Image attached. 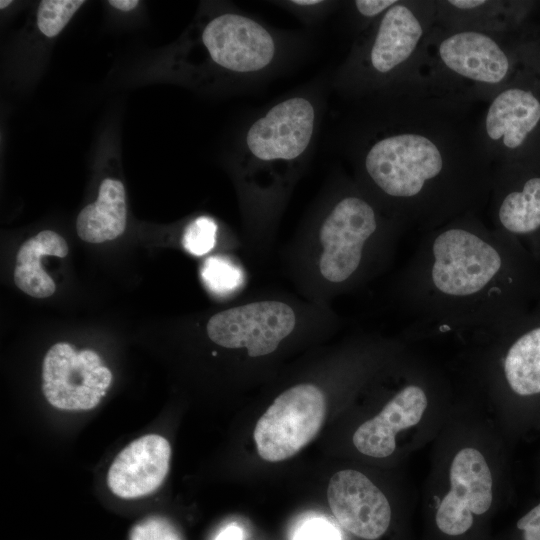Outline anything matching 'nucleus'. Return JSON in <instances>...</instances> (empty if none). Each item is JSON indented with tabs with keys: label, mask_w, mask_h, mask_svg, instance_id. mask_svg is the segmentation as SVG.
<instances>
[{
	"label": "nucleus",
	"mask_w": 540,
	"mask_h": 540,
	"mask_svg": "<svg viewBox=\"0 0 540 540\" xmlns=\"http://www.w3.org/2000/svg\"><path fill=\"white\" fill-rule=\"evenodd\" d=\"M411 75L368 97L352 157L397 223L425 232L489 203L494 165L469 96Z\"/></svg>",
	"instance_id": "nucleus-1"
},
{
	"label": "nucleus",
	"mask_w": 540,
	"mask_h": 540,
	"mask_svg": "<svg viewBox=\"0 0 540 540\" xmlns=\"http://www.w3.org/2000/svg\"><path fill=\"white\" fill-rule=\"evenodd\" d=\"M509 237L469 214L422 236L403 277L413 327L494 337L509 326Z\"/></svg>",
	"instance_id": "nucleus-2"
},
{
	"label": "nucleus",
	"mask_w": 540,
	"mask_h": 540,
	"mask_svg": "<svg viewBox=\"0 0 540 540\" xmlns=\"http://www.w3.org/2000/svg\"><path fill=\"white\" fill-rule=\"evenodd\" d=\"M436 12L434 5L398 1L357 42L341 67L337 84L355 95L382 91L411 76Z\"/></svg>",
	"instance_id": "nucleus-3"
},
{
	"label": "nucleus",
	"mask_w": 540,
	"mask_h": 540,
	"mask_svg": "<svg viewBox=\"0 0 540 540\" xmlns=\"http://www.w3.org/2000/svg\"><path fill=\"white\" fill-rule=\"evenodd\" d=\"M381 222L375 204L366 196L348 194L341 197L320 226L321 275L335 284L354 277L365 259L369 243L381 230Z\"/></svg>",
	"instance_id": "nucleus-4"
},
{
	"label": "nucleus",
	"mask_w": 540,
	"mask_h": 540,
	"mask_svg": "<svg viewBox=\"0 0 540 540\" xmlns=\"http://www.w3.org/2000/svg\"><path fill=\"white\" fill-rule=\"evenodd\" d=\"M326 414L325 396L313 384H298L281 393L259 418L254 440L260 457L288 459L319 432Z\"/></svg>",
	"instance_id": "nucleus-5"
},
{
	"label": "nucleus",
	"mask_w": 540,
	"mask_h": 540,
	"mask_svg": "<svg viewBox=\"0 0 540 540\" xmlns=\"http://www.w3.org/2000/svg\"><path fill=\"white\" fill-rule=\"evenodd\" d=\"M42 389L47 401L62 410H89L99 404L112 382V373L93 350L66 343L45 355Z\"/></svg>",
	"instance_id": "nucleus-6"
},
{
	"label": "nucleus",
	"mask_w": 540,
	"mask_h": 540,
	"mask_svg": "<svg viewBox=\"0 0 540 540\" xmlns=\"http://www.w3.org/2000/svg\"><path fill=\"white\" fill-rule=\"evenodd\" d=\"M293 309L280 301H259L213 315L206 326L209 338L225 348H246L249 356L274 352L294 329Z\"/></svg>",
	"instance_id": "nucleus-7"
},
{
	"label": "nucleus",
	"mask_w": 540,
	"mask_h": 540,
	"mask_svg": "<svg viewBox=\"0 0 540 540\" xmlns=\"http://www.w3.org/2000/svg\"><path fill=\"white\" fill-rule=\"evenodd\" d=\"M435 78L454 76L472 84L496 87L511 69L508 54L495 37L477 30H456L434 40Z\"/></svg>",
	"instance_id": "nucleus-8"
},
{
	"label": "nucleus",
	"mask_w": 540,
	"mask_h": 540,
	"mask_svg": "<svg viewBox=\"0 0 540 540\" xmlns=\"http://www.w3.org/2000/svg\"><path fill=\"white\" fill-rule=\"evenodd\" d=\"M450 490L436 512V524L447 535L457 536L473 524L472 514L489 510L493 501V478L483 454L472 447L461 449L453 458Z\"/></svg>",
	"instance_id": "nucleus-9"
},
{
	"label": "nucleus",
	"mask_w": 540,
	"mask_h": 540,
	"mask_svg": "<svg viewBox=\"0 0 540 540\" xmlns=\"http://www.w3.org/2000/svg\"><path fill=\"white\" fill-rule=\"evenodd\" d=\"M327 498L339 524L360 538L375 540L389 527L391 508L386 496L357 470L335 473L329 481Z\"/></svg>",
	"instance_id": "nucleus-10"
},
{
	"label": "nucleus",
	"mask_w": 540,
	"mask_h": 540,
	"mask_svg": "<svg viewBox=\"0 0 540 540\" xmlns=\"http://www.w3.org/2000/svg\"><path fill=\"white\" fill-rule=\"evenodd\" d=\"M540 122V101L529 90L518 87L495 94L479 118V136L494 165L498 152L516 150Z\"/></svg>",
	"instance_id": "nucleus-11"
},
{
	"label": "nucleus",
	"mask_w": 540,
	"mask_h": 540,
	"mask_svg": "<svg viewBox=\"0 0 540 540\" xmlns=\"http://www.w3.org/2000/svg\"><path fill=\"white\" fill-rule=\"evenodd\" d=\"M171 457L169 442L149 434L127 445L109 468L110 490L125 499L138 498L155 491L164 481Z\"/></svg>",
	"instance_id": "nucleus-12"
},
{
	"label": "nucleus",
	"mask_w": 540,
	"mask_h": 540,
	"mask_svg": "<svg viewBox=\"0 0 540 540\" xmlns=\"http://www.w3.org/2000/svg\"><path fill=\"white\" fill-rule=\"evenodd\" d=\"M428 406L426 390L410 383L400 389L372 419L361 424L353 435V444L364 455L384 458L396 448V434L415 426Z\"/></svg>",
	"instance_id": "nucleus-13"
},
{
	"label": "nucleus",
	"mask_w": 540,
	"mask_h": 540,
	"mask_svg": "<svg viewBox=\"0 0 540 540\" xmlns=\"http://www.w3.org/2000/svg\"><path fill=\"white\" fill-rule=\"evenodd\" d=\"M489 204L494 229L507 237L535 233L540 229V177L528 178L520 188L493 182Z\"/></svg>",
	"instance_id": "nucleus-14"
},
{
	"label": "nucleus",
	"mask_w": 540,
	"mask_h": 540,
	"mask_svg": "<svg viewBox=\"0 0 540 540\" xmlns=\"http://www.w3.org/2000/svg\"><path fill=\"white\" fill-rule=\"evenodd\" d=\"M126 214L124 185L116 179H104L97 200L85 206L78 214L77 234L89 243L113 240L124 232Z\"/></svg>",
	"instance_id": "nucleus-15"
},
{
	"label": "nucleus",
	"mask_w": 540,
	"mask_h": 540,
	"mask_svg": "<svg viewBox=\"0 0 540 540\" xmlns=\"http://www.w3.org/2000/svg\"><path fill=\"white\" fill-rule=\"evenodd\" d=\"M67 254L68 245L62 236L52 230L40 231L18 250L14 269L15 284L32 297L51 296L56 286L42 267L41 259L46 255L63 258Z\"/></svg>",
	"instance_id": "nucleus-16"
},
{
	"label": "nucleus",
	"mask_w": 540,
	"mask_h": 540,
	"mask_svg": "<svg viewBox=\"0 0 540 540\" xmlns=\"http://www.w3.org/2000/svg\"><path fill=\"white\" fill-rule=\"evenodd\" d=\"M503 376L517 395L540 393V326L521 334L508 347L502 363Z\"/></svg>",
	"instance_id": "nucleus-17"
},
{
	"label": "nucleus",
	"mask_w": 540,
	"mask_h": 540,
	"mask_svg": "<svg viewBox=\"0 0 540 540\" xmlns=\"http://www.w3.org/2000/svg\"><path fill=\"white\" fill-rule=\"evenodd\" d=\"M205 285L215 294L227 295L237 290L243 283L241 269L232 261L221 256L206 259L202 267Z\"/></svg>",
	"instance_id": "nucleus-18"
},
{
	"label": "nucleus",
	"mask_w": 540,
	"mask_h": 540,
	"mask_svg": "<svg viewBox=\"0 0 540 540\" xmlns=\"http://www.w3.org/2000/svg\"><path fill=\"white\" fill-rule=\"evenodd\" d=\"M85 3L83 0H43L37 10V26L46 37H55Z\"/></svg>",
	"instance_id": "nucleus-19"
},
{
	"label": "nucleus",
	"mask_w": 540,
	"mask_h": 540,
	"mask_svg": "<svg viewBox=\"0 0 540 540\" xmlns=\"http://www.w3.org/2000/svg\"><path fill=\"white\" fill-rule=\"evenodd\" d=\"M216 232L217 225L213 219L198 217L186 227L182 244L189 253L202 256L214 247Z\"/></svg>",
	"instance_id": "nucleus-20"
},
{
	"label": "nucleus",
	"mask_w": 540,
	"mask_h": 540,
	"mask_svg": "<svg viewBox=\"0 0 540 540\" xmlns=\"http://www.w3.org/2000/svg\"><path fill=\"white\" fill-rule=\"evenodd\" d=\"M291 540H342L339 529L324 517H308L294 528Z\"/></svg>",
	"instance_id": "nucleus-21"
},
{
	"label": "nucleus",
	"mask_w": 540,
	"mask_h": 540,
	"mask_svg": "<svg viewBox=\"0 0 540 540\" xmlns=\"http://www.w3.org/2000/svg\"><path fill=\"white\" fill-rule=\"evenodd\" d=\"M130 540H181V537L167 520L151 517L134 526Z\"/></svg>",
	"instance_id": "nucleus-22"
},
{
	"label": "nucleus",
	"mask_w": 540,
	"mask_h": 540,
	"mask_svg": "<svg viewBox=\"0 0 540 540\" xmlns=\"http://www.w3.org/2000/svg\"><path fill=\"white\" fill-rule=\"evenodd\" d=\"M398 0H357L352 2L353 12L369 25L377 21Z\"/></svg>",
	"instance_id": "nucleus-23"
},
{
	"label": "nucleus",
	"mask_w": 540,
	"mask_h": 540,
	"mask_svg": "<svg viewBox=\"0 0 540 540\" xmlns=\"http://www.w3.org/2000/svg\"><path fill=\"white\" fill-rule=\"evenodd\" d=\"M284 6L303 19H314L322 15L331 2L322 0H293L283 2Z\"/></svg>",
	"instance_id": "nucleus-24"
},
{
	"label": "nucleus",
	"mask_w": 540,
	"mask_h": 540,
	"mask_svg": "<svg viewBox=\"0 0 540 540\" xmlns=\"http://www.w3.org/2000/svg\"><path fill=\"white\" fill-rule=\"evenodd\" d=\"M517 527L524 540H540V503L518 520Z\"/></svg>",
	"instance_id": "nucleus-25"
},
{
	"label": "nucleus",
	"mask_w": 540,
	"mask_h": 540,
	"mask_svg": "<svg viewBox=\"0 0 540 540\" xmlns=\"http://www.w3.org/2000/svg\"><path fill=\"white\" fill-rule=\"evenodd\" d=\"M214 540H244V530L236 523L223 527Z\"/></svg>",
	"instance_id": "nucleus-26"
},
{
	"label": "nucleus",
	"mask_w": 540,
	"mask_h": 540,
	"mask_svg": "<svg viewBox=\"0 0 540 540\" xmlns=\"http://www.w3.org/2000/svg\"><path fill=\"white\" fill-rule=\"evenodd\" d=\"M446 4L460 11H477L487 6L489 2L484 0H449Z\"/></svg>",
	"instance_id": "nucleus-27"
},
{
	"label": "nucleus",
	"mask_w": 540,
	"mask_h": 540,
	"mask_svg": "<svg viewBox=\"0 0 540 540\" xmlns=\"http://www.w3.org/2000/svg\"><path fill=\"white\" fill-rule=\"evenodd\" d=\"M108 3L118 10L131 11L138 6L139 1L137 0H110L108 1Z\"/></svg>",
	"instance_id": "nucleus-28"
},
{
	"label": "nucleus",
	"mask_w": 540,
	"mask_h": 540,
	"mask_svg": "<svg viewBox=\"0 0 540 540\" xmlns=\"http://www.w3.org/2000/svg\"><path fill=\"white\" fill-rule=\"evenodd\" d=\"M11 3H12L11 0H1L0 1V7H1V9H4L7 6H9Z\"/></svg>",
	"instance_id": "nucleus-29"
}]
</instances>
